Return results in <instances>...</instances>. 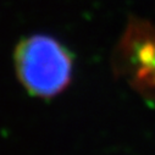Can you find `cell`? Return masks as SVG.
Here are the masks:
<instances>
[{
  "mask_svg": "<svg viewBox=\"0 0 155 155\" xmlns=\"http://www.w3.org/2000/svg\"><path fill=\"white\" fill-rule=\"evenodd\" d=\"M17 76L34 95L53 97L70 82L72 59L56 39L35 34L22 39L15 51Z\"/></svg>",
  "mask_w": 155,
  "mask_h": 155,
  "instance_id": "6da1fadb",
  "label": "cell"
}]
</instances>
